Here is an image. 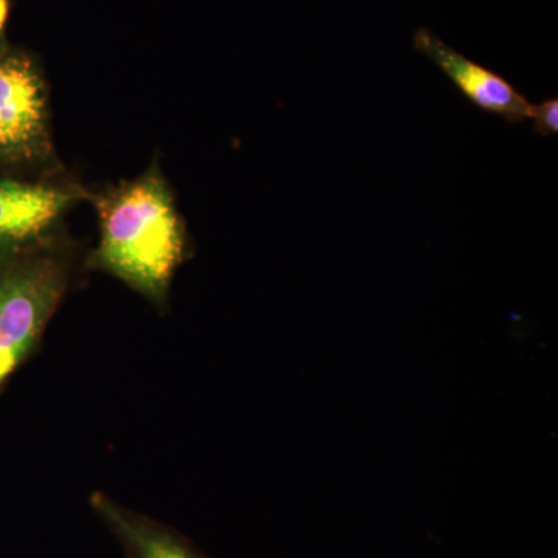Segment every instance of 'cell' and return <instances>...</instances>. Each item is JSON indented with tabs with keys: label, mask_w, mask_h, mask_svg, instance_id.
Here are the masks:
<instances>
[{
	"label": "cell",
	"mask_w": 558,
	"mask_h": 558,
	"mask_svg": "<svg viewBox=\"0 0 558 558\" xmlns=\"http://www.w3.org/2000/svg\"><path fill=\"white\" fill-rule=\"evenodd\" d=\"M11 13V0H0V47L5 46L7 24Z\"/></svg>",
	"instance_id": "obj_8"
},
{
	"label": "cell",
	"mask_w": 558,
	"mask_h": 558,
	"mask_svg": "<svg viewBox=\"0 0 558 558\" xmlns=\"http://www.w3.org/2000/svg\"><path fill=\"white\" fill-rule=\"evenodd\" d=\"M58 167L51 143L47 84L31 53L0 47V178Z\"/></svg>",
	"instance_id": "obj_2"
},
{
	"label": "cell",
	"mask_w": 558,
	"mask_h": 558,
	"mask_svg": "<svg viewBox=\"0 0 558 558\" xmlns=\"http://www.w3.org/2000/svg\"><path fill=\"white\" fill-rule=\"evenodd\" d=\"M87 197L100 220V244L89 258L92 269L113 275L163 306L189 242L159 167L154 165L135 180Z\"/></svg>",
	"instance_id": "obj_1"
},
{
	"label": "cell",
	"mask_w": 558,
	"mask_h": 558,
	"mask_svg": "<svg viewBox=\"0 0 558 558\" xmlns=\"http://www.w3.org/2000/svg\"><path fill=\"white\" fill-rule=\"evenodd\" d=\"M413 49L438 65L475 108L501 117L510 124L529 120L532 105L513 84L494 70L451 49L449 44L428 28L421 27L414 33Z\"/></svg>",
	"instance_id": "obj_5"
},
{
	"label": "cell",
	"mask_w": 558,
	"mask_h": 558,
	"mask_svg": "<svg viewBox=\"0 0 558 558\" xmlns=\"http://www.w3.org/2000/svg\"><path fill=\"white\" fill-rule=\"evenodd\" d=\"M529 120L534 123L535 134L539 137H550L558 134V100L557 97L532 105Z\"/></svg>",
	"instance_id": "obj_7"
},
{
	"label": "cell",
	"mask_w": 558,
	"mask_h": 558,
	"mask_svg": "<svg viewBox=\"0 0 558 558\" xmlns=\"http://www.w3.org/2000/svg\"><path fill=\"white\" fill-rule=\"evenodd\" d=\"M86 197L70 183L0 178V266L44 247L62 216Z\"/></svg>",
	"instance_id": "obj_4"
},
{
	"label": "cell",
	"mask_w": 558,
	"mask_h": 558,
	"mask_svg": "<svg viewBox=\"0 0 558 558\" xmlns=\"http://www.w3.org/2000/svg\"><path fill=\"white\" fill-rule=\"evenodd\" d=\"M68 279L65 259L46 245L0 266V387L38 343Z\"/></svg>",
	"instance_id": "obj_3"
},
{
	"label": "cell",
	"mask_w": 558,
	"mask_h": 558,
	"mask_svg": "<svg viewBox=\"0 0 558 558\" xmlns=\"http://www.w3.org/2000/svg\"><path fill=\"white\" fill-rule=\"evenodd\" d=\"M90 506L131 558H205L171 529L123 508L101 492L92 495Z\"/></svg>",
	"instance_id": "obj_6"
}]
</instances>
